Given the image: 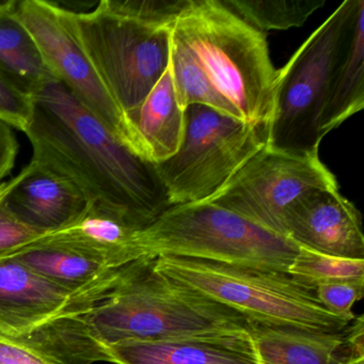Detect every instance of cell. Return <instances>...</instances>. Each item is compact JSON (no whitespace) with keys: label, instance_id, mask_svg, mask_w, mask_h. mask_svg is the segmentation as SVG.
Instances as JSON below:
<instances>
[{"label":"cell","instance_id":"11","mask_svg":"<svg viewBox=\"0 0 364 364\" xmlns=\"http://www.w3.org/2000/svg\"><path fill=\"white\" fill-rule=\"evenodd\" d=\"M14 14L35 40L54 77L117 139L144 159L139 138L129 117L114 101L74 39L65 24L60 5L48 0H22L16 3Z\"/></svg>","mask_w":364,"mask_h":364},{"label":"cell","instance_id":"28","mask_svg":"<svg viewBox=\"0 0 364 364\" xmlns=\"http://www.w3.org/2000/svg\"><path fill=\"white\" fill-rule=\"evenodd\" d=\"M0 364H68L40 347L0 332Z\"/></svg>","mask_w":364,"mask_h":364},{"label":"cell","instance_id":"9","mask_svg":"<svg viewBox=\"0 0 364 364\" xmlns=\"http://www.w3.org/2000/svg\"><path fill=\"white\" fill-rule=\"evenodd\" d=\"M265 146L262 127L205 106L185 109L178 152L155 164L171 206L212 199Z\"/></svg>","mask_w":364,"mask_h":364},{"label":"cell","instance_id":"29","mask_svg":"<svg viewBox=\"0 0 364 364\" xmlns=\"http://www.w3.org/2000/svg\"><path fill=\"white\" fill-rule=\"evenodd\" d=\"M18 151L20 144L14 127L0 120V183L11 176Z\"/></svg>","mask_w":364,"mask_h":364},{"label":"cell","instance_id":"19","mask_svg":"<svg viewBox=\"0 0 364 364\" xmlns=\"http://www.w3.org/2000/svg\"><path fill=\"white\" fill-rule=\"evenodd\" d=\"M364 107V0L334 68L321 118L323 138Z\"/></svg>","mask_w":364,"mask_h":364},{"label":"cell","instance_id":"14","mask_svg":"<svg viewBox=\"0 0 364 364\" xmlns=\"http://www.w3.org/2000/svg\"><path fill=\"white\" fill-rule=\"evenodd\" d=\"M18 176L4 203L23 223L43 234L73 223L90 206L75 185L33 161Z\"/></svg>","mask_w":364,"mask_h":364},{"label":"cell","instance_id":"18","mask_svg":"<svg viewBox=\"0 0 364 364\" xmlns=\"http://www.w3.org/2000/svg\"><path fill=\"white\" fill-rule=\"evenodd\" d=\"M127 117L137 133L146 161L161 163L178 152L184 134L185 112L176 100L170 60L144 103Z\"/></svg>","mask_w":364,"mask_h":364},{"label":"cell","instance_id":"16","mask_svg":"<svg viewBox=\"0 0 364 364\" xmlns=\"http://www.w3.org/2000/svg\"><path fill=\"white\" fill-rule=\"evenodd\" d=\"M347 329V328H346ZM259 364H353L345 331L316 333L249 323Z\"/></svg>","mask_w":364,"mask_h":364},{"label":"cell","instance_id":"4","mask_svg":"<svg viewBox=\"0 0 364 364\" xmlns=\"http://www.w3.org/2000/svg\"><path fill=\"white\" fill-rule=\"evenodd\" d=\"M153 268L231 309L248 323L338 333L351 323L326 310L314 289L298 282L287 272L176 257L153 259Z\"/></svg>","mask_w":364,"mask_h":364},{"label":"cell","instance_id":"26","mask_svg":"<svg viewBox=\"0 0 364 364\" xmlns=\"http://www.w3.org/2000/svg\"><path fill=\"white\" fill-rule=\"evenodd\" d=\"M33 101L0 73V120L24 133L31 122Z\"/></svg>","mask_w":364,"mask_h":364},{"label":"cell","instance_id":"24","mask_svg":"<svg viewBox=\"0 0 364 364\" xmlns=\"http://www.w3.org/2000/svg\"><path fill=\"white\" fill-rule=\"evenodd\" d=\"M121 14L159 28L171 29L191 0H112Z\"/></svg>","mask_w":364,"mask_h":364},{"label":"cell","instance_id":"25","mask_svg":"<svg viewBox=\"0 0 364 364\" xmlns=\"http://www.w3.org/2000/svg\"><path fill=\"white\" fill-rule=\"evenodd\" d=\"M315 295L321 306L336 316L353 321V306L364 295V281L328 283L315 287Z\"/></svg>","mask_w":364,"mask_h":364},{"label":"cell","instance_id":"31","mask_svg":"<svg viewBox=\"0 0 364 364\" xmlns=\"http://www.w3.org/2000/svg\"><path fill=\"white\" fill-rule=\"evenodd\" d=\"M18 0H7V1H0V16L4 14H9L16 9Z\"/></svg>","mask_w":364,"mask_h":364},{"label":"cell","instance_id":"7","mask_svg":"<svg viewBox=\"0 0 364 364\" xmlns=\"http://www.w3.org/2000/svg\"><path fill=\"white\" fill-rule=\"evenodd\" d=\"M361 0L344 3L277 70L265 146L289 154H318L321 118L330 78L348 41Z\"/></svg>","mask_w":364,"mask_h":364},{"label":"cell","instance_id":"17","mask_svg":"<svg viewBox=\"0 0 364 364\" xmlns=\"http://www.w3.org/2000/svg\"><path fill=\"white\" fill-rule=\"evenodd\" d=\"M7 257L72 291L114 287L135 263L112 268L99 259L54 245H29L4 257Z\"/></svg>","mask_w":364,"mask_h":364},{"label":"cell","instance_id":"20","mask_svg":"<svg viewBox=\"0 0 364 364\" xmlns=\"http://www.w3.org/2000/svg\"><path fill=\"white\" fill-rule=\"evenodd\" d=\"M0 73L31 97L56 80L14 10L0 16Z\"/></svg>","mask_w":364,"mask_h":364},{"label":"cell","instance_id":"30","mask_svg":"<svg viewBox=\"0 0 364 364\" xmlns=\"http://www.w3.org/2000/svg\"><path fill=\"white\" fill-rule=\"evenodd\" d=\"M18 176H16V178H11V180L0 183V201H3V200L7 197L8 193L11 191L16 183L18 182Z\"/></svg>","mask_w":364,"mask_h":364},{"label":"cell","instance_id":"6","mask_svg":"<svg viewBox=\"0 0 364 364\" xmlns=\"http://www.w3.org/2000/svg\"><path fill=\"white\" fill-rule=\"evenodd\" d=\"M117 285L72 291L14 257H0V332L31 343L68 364L106 362L85 315Z\"/></svg>","mask_w":364,"mask_h":364},{"label":"cell","instance_id":"1","mask_svg":"<svg viewBox=\"0 0 364 364\" xmlns=\"http://www.w3.org/2000/svg\"><path fill=\"white\" fill-rule=\"evenodd\" d=\"M31 161L75 185L91 208L141 230L171 208L155 164L117 139L60 82L33 95Z\"/></svg>","mask_w":364,"mask_h":364},{"label":"cell","instance_id":"23","mask_svg":"<svg viewBox=\"0 0 364 364\" xmlns=\"http://www.w3.org/2000/svg\"><path fill=\"white\" fill-rule=\"evenodd\" d=\"M287 274L312 289L328 283L364 281V259L323 255L299 246Z\"/></svg>","mask_w":364,"mask_h":364},{"label":"cell","instance_id":"27","mask_svg":"<svg viewBox=\"0 0 364 364\" xmlns=\"http://www.w3.org/2000/svg\"><path fill=\"white\" fill-rule=\"evenodd\" d=\"M43 232L23 223L0 201V257L11 255L40 237Z\"/></svg>","mask_w":364,"mask_h":364},{"label":"cell","instance_id":"21","mask_svg":"<svg viewBox=\"0 0 364 364\" xmlns=\"http://www.w3.org/2000/svg\"><path fill=\"white\" fill-rule=\"evenodd\" d=\"M170 65L174 91L181 109L185 112L189 106H205L219 114L242 120L237 110L217 92L203 70L186 48L172 37Z\"/></svg>","mask_w":364,"mask_h":364},{"label":"cell","instance_id":"13","mask_svg":"<svg viewBox=\"0 0 364 364\" xmlns=\"http://www.w3.org/2000/svg\"><path fill=\"white\" fill-rule=\"evenodd\" d=\"M114 364H259L249 330L169 340H127L103 347Z\"/></svg>","mask_w":364,"mask_h":364},{"label":"cell","instance_id":"3","mask_svg":"<svg viewBox=\"0 0 364 364\" xmlns=\"http://www.w3.org/2000/svg\"><path fill=\"white\" fill-rule=\"evenodd\" d=\"M171 37L186 48L244 122L265 129L277 77L265 33L221 0H191L174 22Z\"/></svg>","mask_w":364,"mask_h":364},{"label":"cell","instance_id":"5","mask_svg":"<svg viewBox=\"0 0 364 364\" xmlns=\"http://www.w3.org/2000/svg\"><path fill=\"white\" fill-rule=\"evenodd\" d=\"M299 251L293 240L210 202L171 206L136 234L134 261L186 257L287 272Z\"/></svg>","mask_w":364,"mask_h":364},{"label":"cell","instance_id":"2","mask_svg":"<svg viewBox=\"0 0 364 364\" xmlns=\"http://www.w3.org/2000/svg\"><path fill=\"white\" fill-rule=\"evenodd\" d=\"M102 346L121 341H154L248 330L231 309L157 272L153 259L134 263L106 299L85 315Z\"/></svg>","mask_w":364,"mask_h":364},{"label":"cell","instance_id":"22","mask_svg":"<svg viewBox=\"0 0 364 364\" xmlns=\"http://www.w3.org/2000/svg\"><path fill=\"white\" fill-rule=\"evenodd\" d=\"M221 3L261 33L301 27L325 0H221Z\"/></svg>","mask_w":364,"mask_h":364},{"label":"cell","instance_id":"10","mask_svg":"<svg viewBox=\"0 0 364 364\" xmlns=\"http://www.w3.org/2000/svg\"><path fill=\"white\" fill-rule=\"evenodd\" d=\"M334 189H340L338 181L318 154H289L264 146L206 202L287 237L289 208L309 191Z\"/></svg>","mask_w":364,"mask_h":364},{"label":"cell","instance_id":"12","mask_svg":"<svg viewBox=\"0 0 364 364\" xmlns=\"http://www.w3.org/2000/svg\"><path fill=\"white\" fill-rule=\"evenodd\" d=\"M287 236L316 252L364 259L361 214L340 189L302 195L287 210Z\"/></svg>","mask_w":364,"mask_h":364},{"label":"cell","instance_id":"8","mask_svg":"<svg viewBox=\"0 0 364 364\" xmlns=\"http://www.w3.org/2000/svg\"><path fill=\"white\" fill-rule=\"evenodd\" d=\"M63 18L121 109L135 112L161 80L170 60L171 29L125 16L112 0L89 11L63 7Z\"/></svg>","mask_w":364,"mask_h":364},{"label":"cell","instance_id":"32","mask_svg":"<svg viewBox=\"0 0 364 364\" xmlns=\"http://www.w3.org/2000/svg\"><path fill=\"white\" fill-rule=\"evenodd\" d=\"M353 364H364V361H358V362H355V363H353Z\"/></svg>","mask_w":364,"mask_h":364},{"label":"cell","instance_id":"15","mask_svg":"<svg viewBox=\"0 0 364 364\" xmlns=\"http://www.w3.org/2000/svg\"><path fill=\"white\" fill-rule=\"evenodd\" d=\"M138 231L89 206L73 223L42 234L29 245L63 247L99 259L110 267L123 268L135 262L134 247Z\"/></svg>","mask_w":364,"mask_h":364}]
</instances>
